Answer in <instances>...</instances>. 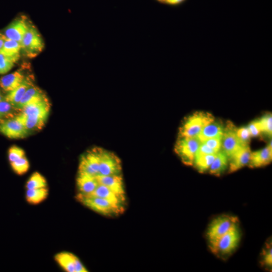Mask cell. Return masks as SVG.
<instances>
[{
  "mask_svg": "<svg viewBox=\"0 0 272 272\" xmlns=\"http://www.w3.org/2000/svg\"><path fill=\"white\" fill-rule=\"evenodd\" d=\"M6 39L7 38L4 35V34H3L0 33V50L2 48L3 44L4 43V42Z\"/></svg>",
  "mask_w": 272,
  "mask_h": 272,
  "instance_id": "40",
  "label": "cell"
},
{
  "mask_svg": "<svg viewBox=\"0 0 272 272\" xmlns=\"http://www.w3.org/2000/svg\"><path fill=\"white\" fill-rule=\"evenodd\" d=\"M272 160V148L268 146L260 150L251 152L248 165L254 168L269 164Z\"/></svg>",
  "mask_w": 272,
  "mask_h": 272,
  "instance_id": "16",
  "label": "cell"
},
{
  "mask_svg": "<svg viewBox=\"0 0 272 272\" xmlns=\"http://www.w3.org/2000/svg\"><path fill=\"white\" fill-rule=\"evenodd\" d=\"M215 120L209 112L196 111L185 117L179 128L178 137H196L205 126Z\"/></svg>",
  "mask_w": 272,
  "mask_h": 272,
  "instance_id": "1",
  "label": "cell"
},
{
  "mask_svg": "<svg viewBox=\"0 0 272 272\" xmlns=\"http://www.w3.org/2000/svg\"><path fill=\"white\" fill-rule=\"evenodd\" d=\"M184 0H164V2L169 5H175L178 4Z\"/></svg>",
  "mask_w": 272,
  "mask_h": 272,
  "instance_id": "39",
  "label": "cell"
},
{
  "mask_svg": "<svg viewBox=\"0 0 272 272\" xmlns=\"http://www.w3.org/2000/svg\"><path fill=\"white\" fill-rule=\"evenodd\" d=\"M251 137H257L261 132L260 125L258 120L251 121L247 127Z\"/></svg>",
  "mask_w": 272,
  "mask_h": 272,
  "instance_id": "37",
  "label": "cell"
},
{
  "mask_svg": "<svg viewBox=\"0 0 272 272\" xmlns=\"http://www.w3.org/2000/svg\"><path fill=\"white\" fill-rule=\"evenodd\" d=\"M98 148L96 147L91 149L81 157L78 173L93 176L99 175Z\"/></svg>",
  "mask_w": 272,
  "mask_h": 272,
  "instance_id": "10",
  "label": "cell"
},
{
  "mask_svg": "<svg viewBox=\"0 0 272 272\" xmlns=\"http://www.w3.org/2000/svg\"><path fill=\"white\" fill-rule=\"evenodd\" d=\"M98 184L96 176L78 173L77 185L79 193L84 195L90 194L96 189Z\"/></svg>",
  "mask_w": 272,
  "mask_h": 272,
  "instance_id": "19",
  "label": "cell"
},
{
  "mask_svg": "<svg viewBox=\"0 0 272 272\" xmlns=\"http://www.w3.org/2000/svg\"><path fill=\"white\" fill-rule=\"evenodd\" d=\"M272 248L271 243L266 244L263 250L262 257V265L266 267L270 268L272 266Z\"/></svg>",
  "mask_w": 272,
  "mask_h": 272,
  "instance_id": "32",
  "label": "cell"
},
{
  "mask_svg": "<svg viewBox=\"0 0 272 272\" xmlns=\"http://www.w3.org/2000/svg\"><path fill=\"white\" fill-rule=\"evenodd\" d=\"M16 117L29 132L41 129L47 118L39 116H25L21 114L17 115Z\"/></svg>",
  "mask_w": 272,
  "mask_h": 272,
  "instance_id": "23",
  "label": "cell"
},
{
  "mask_svg": "<svg viewBox=\"0 0 272 272\" xmlns=\"http://www.w3.org/2000/svg\"><path fill=\"white\" fill-rule=\"evenodd\" d=\"M2 100H3V97L0 93V101H2Z\"/></svg>",
  "mask_w": 272,
  "mask_h": 272,
  "instance_id": "41",
  "label": "cell"
},
{
  "mask_svg": "<svg viewBox=\"0 0 272 272\" xmlns=\"http://www.w3.org/2000/svg\"><path fill=\"white\" fill-rule=\"evenodd\" d=\"M16 109L13 106L5 99L0 101V121L11 115L13 109Z\"/></svg>",
  "mask_w": 272,
  "mask_h": 272,
  "instance_id": "33",
  "label": "cell"
},
{
  "mask_svg": "<svg viewBox=\"0 0 272 272\" xmlns=\"http://www.w3.org/2000/svg\"><path fill=\"white\" fill-rule=\"evenodd\" d=\"M33 84L31 77H27L18 87L9 92L5 99L16 109L17 106L27 89Z\"/></svg>",
  "mask_w": 272,
  "mask_h": 272,
  "instance_id": "18",
  "label": "cell"
},
{
  "mask_svg": "<svg viewBox=\"0 0 272 272\" xmlns=\"http://www.w3.org/2000/svg\"><path fill=\"white\" fill-rule=\"evenodd\" d=\"M236 129L234 124L229 121L227 122L224 129L221 139V150L228 158L243 147L236 135Z\"/></svg>",
  "mask_w": 272,
  "mask_h": 272,
  "instance_id": "8",
  "label": "cell"
},
{
  "mask_svg": "<svg viewBox=\"0 0 272 272\" xmlns=\"http://www.w3.org/2000/svg\"><path fill=\"white\" fill-rule=\"evenodd\" d=\"M21 70H17L0 79V87L6 92H10L18 87L26 79Z\"/></svg>",
  "mask_w": 272,
  "mask_h": 272,
  "instance_id": "17",
  "label": "cell"
},
{
  "mask_svg": "<svg viewBox=\"0 0 272 272\" xmlns=\"http://www.w3.org/2000/svg\"><path fill=\"white\" fill-rule=\"evenodd\" d=\"M228 162V157L220 150L209 169V173L215 176H220L227 168Z\"/></svg>",
  "mask_w": 272,
  "mask_h": 272,
  "instance_id": "24",
  "label": "cell"
},
{
  "mask_svg": "<svg viewBox=\"0 0 272 272\" xmlns=\"http://www.w3.org/2000/svg\"><path fill=\"white\" fill-rule=\"evenodd\" d=\"M21 50L30 58L34 57L42 52L44 43L37 29L31 24L24 35L21 42Z\"/></svg>",
  "mask_w": 272,
  "mask_h": 272,
  "instance_id": "5",
  "label": "cell"
},
{
  "mask_svg": "<svg viewBox=\"0 0 272 272\" xmlns=\"http://www.w3.org/2000/svg\"><path fill=\"white\" fill-rule=\"evenodd\" d=\"M0 132L12 139H23L27 137L30 133L16 116L1 120Z\"/></svg>",
  "mask_w": 272,
  "mask_h": 272,
  "instance_id": "9",
  "label": "cell"
},
{
  "mask_svg": "<svg viewBox=\"0 0 272 272\" xmlns=\"http://www.w3.org/2000/svg\"><path fill=\"white\" fill-rule=\"evenodd\" d=\"M218 152V151L210 148L204 143L201 142L198 147L196 155L215 154Z\"/></svg>",
  "mask_w": 272,
  "mask_h": 272,
  "instance_id": "38",
  "label": "cell"
},
{
  "mask_svg": "<svg viewBox=\"0 0 272 272\" xmlns=\"http://www.w3.org/2000/svg\"><path fill=\"white\" fill-rule=\"evenodd\" d=\"M222 138H215L206 140L201 143H204L210 148L219 152L221 148Z\"/></svg>",
  "mask_w": 272,
  "mask_h": 272,
  "instance_id": "36",
  "label": "cell"
},
{
  "mask_svg": "<svg viewBox=\"0 0 272 272\" xmlns=\"http://www.w3.org/2000/svg\"><path fill=\"white\" fill-rule=\"evenodd\" d=\"M13 171L18 175H22L28 171L29 168V163L25 156L10 163Z\"/></svg>",
  "mask_w": 272,
  "mask_h": 272,
  "instance_id": "29",
  "label": "cell"
},
{
  "mask_svg": "<svg viewBox=\"0 0 272 272\" xmlns=\"http://www.w3.org/2000/svg\"><path fill=\"white\" fill-rule=\"evenodd\" d=\"M258 120L261 132H263L269 137H271L272 134V115L271 113L265 114Z\"/></svg>",
  "mask_w": 272,
  "mask_h": 272,
  "instance_id": "31",
  "label": "cell"
},
{
  "mask_svg": "<svg viewBox=\"0 0 272 272\" xmlns=\"http://www.w3.org/2000/svg\"><path fill=\"white\" fill-rule=\"evenodd\" d=\"M21 50V45L20 42L7 38L0 50V52L19 59Z\"/></svg>",
  "mask_w": 272,
  "mask_h": 272,
  "instance_id": "26",
  "label": "cell"
},
{
  "mask_svg": "<svg viewBox=\"0 0 272 272\" xmlns=\"http://www.w3.org/2000/svg\"><path fill=\"white\" fill-rule=\"evenodd\" d=\"M18 59L0 52V74L8 73L14 66Z\"/></svg>",
  "mask_w": 272,
  "mask_h": 272,
  "instance_id": "30",
  "label": "cell"
},
{
  "mask_svg": "<svg viewBox=\"0 0 272 272\" xmlns=\"http://www.w3.org/2000/svg\"><path fill=\"white\" fill-rule=\"evenodd\" d=\"M47 182L45 178L39 173H33L28 180L26 187L27 189L46 187Z\"/></svg>",
  "mask_w": 272,
  "mask_h": 272,
  "instance_id": "28",
  "label": "cell"
},
{
  "mask_svg": "<svg viewBox=\"0 0 272 272\" xmlns=\"http://www.w3.org/2000/svg\"><path fill=\"white\" fill-rule=\"evenodd\" d=\"M157 1L160 2H164V0H157Z\"/></svg>",
  "mask_w": 272,
  "mask_h": 272,
  "instance_id": "42",
  "label": "cell"
},
{
  "mask_svg": "<svg viewBox=\"0 0 272 272\" xmlns=\"http://www.w3.org/2000/svg\"><path fill=\"white\" fill-rule=\"evenodd\" d=\"M48 195V189L46 187L27 189L26 193L27 201L33 205L39 203L43 201Z\"/></svg>",
  "mask_w": 272,
  "mask_h": 272,
  "instance_id": "27",
  "label": "cell"
},
{
  "mask_svg": "<svg viewBox=\"0 0 272 272\" xmlns=\"http://www.w3.org/2000/svg\"><path fill=\"white\" fill-rule=\"evenodd\" d=\"M224 129L222 122L215 119L205 126L196 137L200 142L211 138H222Z\"/></svg>",
  "mask_w": 272,
  "mask_h": 272,
  "instance_id": "21",
  "label": "cell"
},
{
  "mask_svg": "<svg viewBox=\"0 0 272 272\" xmlns=\"http://www.w3.org/2000/svg\"><path fill=\"white\" fill-rule=\"evenodd\" d=\"M217 154L195 155L193 165L198 172L203 173L209 170Z\"/></svg>",
  "mask_w": 272,
  "mask_h": 272,
  "instance_id": "25",
  "label": "cell"
},
{
  "mask_svg": "<svg viewBox=\"0 0 272 272\" xmlns=\"http://www.w3.org/2000/svg\"><path fill=\"white\" fill-rule=\"evenodd\" d=\"M30 24V22L28 21L27 18L22 16L10 24L5 30L4 35L7 39L21 43Z\"/></svg>",
  "mask_w": 272,
  "mask_h": 272,
  "instance_id": "11",
  "label": "cell"
},
{
  "mask_svg": "<svg viewBox=\"0 0 272 272\" xmlns=\"http://www.w3.org/2000/svg\"><path fill=\"white\" fill-rule=\"evenodd\" d=\"M99 160V175L121 174V164L119 158L113 153L98 148Z\"/></svg>",
  "mask_w": 272,
  "mask_h": 272,
  "instance_id": "7",
  "label": "cell"
},
{
  "mask_svg": "<svg viewBox=\"0 0 272 272\" xmlns=\"http://www.w3.org/2000/svg\"><path fill=\"white\" fill-rule=\"evenodd\" d=\"M46 98V94L41 89L33 85L26 91L16 109L20 111L25 106Z\"/></svg>",
  "mask_w": 272,
  "mask_h": 272,
  "instance_id": "20",
  "label": "cell"
},
{
  "mask_svg": "<svg viewBox=\"0 0 272 272\" xmlns=\"http://www.w3.org/2000/svg\"><path fill=\"white\" fill-rule=\"evenodd\" d=\"M50 104L47 98L28 104L24 107L20 113L25 116L48 117Z\"/></svg>",
  "mask_w": 272,
  "mask_h": 272,
  "instance_id": "14",
  "label": "cell"
},
{
  "mask_svg": "<svg viewBox=\"0 0 272 272\" xmlns=\"http://www.w3.org/2000/svg\"><path fill=\"white\" fill-rule=\"evenodd\" d=\"M200 143L197 137H178L174 146L175 152L185 165L192 166Z\"/></svg>",
  "mask_w": 272,
  "mask_h": 272,
  "instance_id": "4",
  "label": "cell"
},
{
  "mask_svg": "<svg viewBox=\"0 0 272 272\" xmlns=\"http://www.w3.org/2000/svg\"><path fill=\"white\" fill-rule=\"evenodd\" d=\"M251 152L249 146L241 147L228 158L229 172L232 173L248 164Z\"/></svg>",
  "mask_w": 272,
  "mask_h": 272,
  "instance_id": "13",
  "label": "cell"
},
{
  "mask_svg": "<svg viewBox=\"0 0 272 272\" xmlns=\"http://www.w3.org/2000/svg\"><path fill=\"white\" fill-rule=\"evenodd\" d=\"M86 195L103 198L120 206H123L125 200V196L117 194L107 186L100 184L91 193Z\"/></svg>",
  "mask_w": 272,
  "mask_h": 272,
  "instance_id": "22",
  "label": "cell"
},
{
  "mask_svg": "<svg viewBox=\"0 0 272 272\" xmlns=\"http://www.w3.org/2000/svg\"><path fill=\"white\" fill-rule=\"evenodd\" d=\"M236 133L242 146H248L251 135L248 128L246 127H242L239 128H237Z\"/></svg>",
  "mask_w": 272,
  "mask_h": 272,
  "instance_id": "34",
  "label": "cell"
},
{
  "mask_svg": "<svg viewBox=\"0 0 272 272\" xmlns=\"http://www.w3.org/2000/svg\"><path fill=\"white\" fill-rule=\"evenodd\" d=\"M78 200L91 210L105 216H114L121 213L123 206L117 205L106 199L79 193Z\"/></svg>",
  "mask_w": 272,
  "mask_h": 272,
  "instance_id": "2",
  "label": "cell"
},
{
  "mask_svg": "<svg viewBox=\"0 0 272 272\" xmlns=\"http://www.w3.org/2000/svg\"><path fill=\"white\" fill-rule=\"evenodd\" d=\"M237 217L224 215L215 219L210 224L207 236L209 242H211L224 235L238 226Z\"/></svg>",
  "mask_w": 272,
  "mask_h": 272,
  "instance_id": "6",
  "label": "cell"
},
{
  "mask_svg": "<svg viewBox=\"0 0 272 272\" xmlns=\"http://www.w3.org/2000/svg\"><path fill=\"white\" fill-rule=\"evenodd\" d=\"M55 260L65 271L68 272H87V269L79 259L69 252H61L55 256Z\"/></svg>",
  "mask_w": 272,
  "mask_h": 272,
  "instance_id": "12",
  "label": "cell"
},
{
  "mask_svg": "<svg viewBox=\"0 0 272 272\" xmlns=\"http://www.w3.org/2000/svg\"><path fill=\"white\" fill-rule=\"evenodd\" d=\"M25 152L21 149L16 146L11 147L8 151V159L10 163L25 156Z\"/></svg>",
  "mask_w": 272,
  "mask_h": 272,
  "instance_id": "35",
  "label": "cell"
},
{
  "mask_svg": "<svg viewBox=\"0 0 272 272\" xmlns=\"http://www.w3.org/2000/svg\"><path fill=\"white\" fill-rule=\"evenodd\" d=\"M99 184L104 185L117 194L124 196L125 192L123 179L121 174L96 176Z\"/></svg>",
  "mask_w": 272,
  "mask_h": 272,
  "instance_id": "15",
  "label": "cell"
},
{
  "mask_svg": "<svg viewBox=\"0 0 272 272\" xmlns=\"http://www.w3.org/2000/svg\"><path fill=\"white\" fill-rule=\"evenodd\" d=\"M240 240L238 226L216 240L209 242L212 252L218 256H225L236 249Z\"/></svg>",
  "mask_w": 272,
  "mask_h": 272,
  "instance_id": "3",
  "label": "cell"
}]
</instances>
